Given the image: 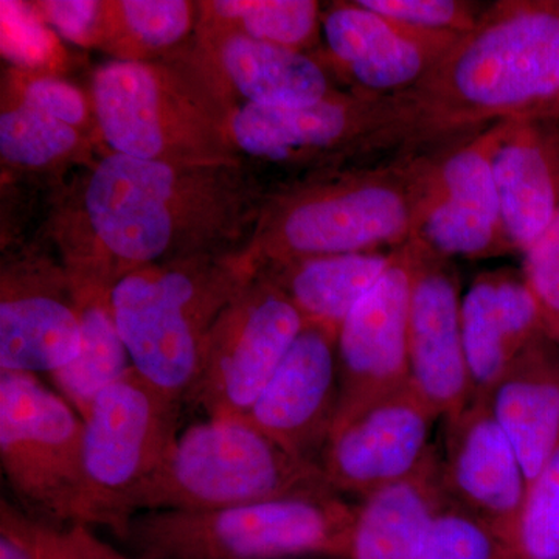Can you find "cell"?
I'll return each instance as SVG.
<instances>
[{"label": "cell", "mask_w": 559, "mask_h": 559, "mask_svg": "<svg viewBox=\"0 0 559 559\" xmlns=\"http://www.w3.org/2000/svg\"><path fill=\"white\" fill-rule=\"evenodd\" d=\"M0 559H33L24 547L9 536L0 535Z\"/></svg>", "instance_id": "obj_38"}, {"label": "cell", "mask_w": 559, "mask_h": 559, "mask_svg": "<svg viewBox=\"0 0 559 559\" xmlns=\"http://www.w3.org/2000/svg\"><path fill=\"white\" fill-rule=\"evenodd\" d=\"M447 502L437 448L409 479L371 492L356 506L347 559H418Z\"/></svg>", "instance_id": "obj_24"}, {"label": "cell", "mask_w": 559, "mask_h": 559, "mask_svg": "<svg viewBox=\"0 0 559 559\" xmlns=\"http://www.w3.org/2000/svg\"><path fill=\"white\" fill-rule=\"evenodd\" d=\"M437 419L409 382L334 429L320 468L334 491L367 498L423 468L437 450L430 443Z\"/></svg>", "instance_id": "obj_13"}, {"label": "cell", "mask_w": 559, "mask_h": 559, "mask_svg": "<svg viewBox=\"0 0 559 559\" xmlns=\"http://www.w3.org/2000/svg\"><path fill=\"white\" fill-rule=\"evenodd\" d=\"M418 559L518 558L491 525L448 499L430 524Z\"/></svg>", "instance_id": "obj_31"}, {"label": "cell", "mask_w": 559, "mask_h": 559, "mask_svg": "<svg viewBox=\"0 0 559 559\" xmlns=\"http://www.w3.org/2000/svg\"><path fill=\"white\" fill-rule=\"evenodd\" d=\"M180 57L230 110L241 105L299 108L336 92L310 55L235 33H193Z\"/></svg>", "instance_id": "obj_19"}, {"label": "cell", "mask_w": 559, "mask_h": 559, "mask_svg": "<svg viewBox=\"0 0 559 559\" xmlns=\"http://www.w3.org/2000/svg\"><path fill=\"white\" fill-rule=\"evenodd\" d=\"M83 429L79 412L36 374L0 370V463L25 513L83 524Z\"/></svg>", "instance_id": "obj_10"}, {"label": "cell", "mask_w": 559, "mask_h": 559, "mask_svg": "<svg viewBox=\"0 0 559 559\" xmlns=\"http://www.w3.org/2000/svg\"><path fill=\"white\" fill-rule=\"evenodd\" d=\"M487 401L520 455L530 481L559 441V345L547 336L528 345Z\"/></svg>", "instance_id": "obj_23"}, {"label": "cell", "mask_w": 559, "mask_h": 559, "mask_svg": "<svg viewBox=\"0 0 559 559\" xmlns=\"http://www.w3.org/2000/svg\"><path fill=\"white\" fill-rule=\"evenodd\" d=\"M2 106L0 156L3 167L49 175L73 164H94V135L22 103L3 100Z\"/></svg>", "instance_id": "obj_28"}, {"label": "cell", "mask_w": 559, "mask_h": 559, "mask_svg": "<svg viewBox=\"0 0 559 559\" xmlns=\"http://www.w3.org/2000/svg\"><path fill=\"white\" fill-rule=\"evenodd\" d=\"M340 401L337 333L305 323L266 388L240 419L290 454L319 463Z\"/></svg>", "instance_id": "obj_16"}, {"label": "cell", "mask_w": 559, "mask_h": 559, "mask_svg": "<svg viewBox=\"0 0 559 559\" xmlns=\"http://www.w3.org/2000/svg\"><path fill=\"white\" fill-rule=\"evenodd\" d=\"M418 134L432 131L411 92L370 95L336 91L299 108L241 105L230 114L231 140L242 159L311 168L310 175L337 170L349 157Z\"/></svg>", "instance_id": "obj_8"}, {"label": "cell", "mask_w": 559, "mask_h": 559, "mask_svg": "<svg viewBox=\"0 0 559 559\" xmlns=\"http://www.w3.org/2000/svg\"><path fill=\"white\" fill-rule=\"evenodd\" d=\"M322 28L336 64L370 95L414 90L462 36L407 27L359 2L331 7Z\"/></svg>", "instance_id": "obj_20"}, {"label": "cell", "mask_w": 559, "mask_h": 559, "mask_svg": "<svg viewBox=\"0 0 559 559\" xmlns=\"http://www.w3.org/2000/svg\"><path fill=\"white\" fill-rule=\"evenodd\" d=\"M395 250L294 261L260 274L289 297L305 322L340 333L345 319L389 270Z\"/></svg>", "instance_id": "obj_25"}, {"label": "cell", "mask_w": 559, "mask_h": 559, "mask_svg": "<svg viewBox=\"0 0 559 559\" xmlns=\"http://www.w3.org/2000/svg\"><path fill=\"white\" fill-rule=\"evenodd\" d=\"M180 409L134 367L97 396L83 418L84 525L121 539L135 496L178 440Z\"/></svg>", "instance_id": "obj_9"}, {"label": "cell", "mask_w": 559, "mask_h": 559, "mask_svg": "<svg viewBox=\"0 0 559 559\" xmlns=\"http://www.w3.org/2000/svg\"><path fill=\"white\" fill-rule=\"evenodd\" d=\"M432 170L425 162L312 173L267 194L249 249L260 271L294 261L399 249L412 240Z\"/></svg>", "instance_id": "obj_3"}, {"label": "cell", "mask_w": 559, "mask_h": 559, "mask_svg": "<svg viewBox=\"0 0 559 559\" xmlns=\"http://www.w3.org/2000/svg\"><path fill=\"white\" fill-rule=\"evenodd\" d=\"M2 53L16 69L47 73L55 61L57 43L49 25L40 20L32 3L2 0Z\"/></svg>", "instance_id": "obj_34"}, {"label": "cell", "mask_w": 559, "mask_h": 559, "mask_svg": "<svg viewBox=\"0 0 559 559\" xmlns=\"http://www.w3.org/2000/svg\"><path fill=\"white\" fill-rule=\"evenodd\" d=\"M0 535L20 543L33 559H131L87 525L38 520L5 499L0 502Z\"/></svg>", "instance_id": "obj_30"}, {"label": "cell", "mask_w": 559, "mask_h": 559, "mask_svg": "<svg viewBox=\"0 0 559 559\" xmlns=\"http://www.w3.org/2000/svg\"><path fill=\"white\" fill-rule=\"evenodd\" d=\"M444 421L440 466L448 499L491 525L514 550L528 491L520 455L485 400Z\"/></svg>", "instance_id": "obj_18"}, {"label": "cell", "mask_w": 559, "mask_h": 559, "mask_svg": "<svg viewBox=\"0 0 559 559\" xmlns=\"http://www.w3.org/2000/svg\"><path fill=\"white\" fill-rule=\"evenodd\" d=\"M381 16L407 27L430 33L465 35L479 24L480 16L466 2L459 0H358Z\"/></svg>", "instance_id": "obj_35"}, {"label": "cell", "mask_w": 559, "mask_h": 559, "mask_svg": "<svg viewBox=\"0 0 559 559\" xmlns=\"http://www.w3.org/2000/svg\"><path fill=\"white\" fill-rule=\"evenodd\" d=\"M312 0H210L200 2L197 33H235L285 49H310L319 35Z\"/></svg>", "instance_id": "obj_29"}, {"label": "cell", "mask_w": 559, "mask_h": 559, "mask_svg": "<svg viewBox=\"0 0 559 559\" xmlns=\"http://www.w3.org/2000/svg\"><path fill=\"white\" fill-rule=\"evenodd\" d=\"M514 554L518 559H559V441L530 481Z\"/></svg>", "instance_id": "obj_33"}, {"label": "cell", "mask_w": 559, "mask_h": 559, "mask_svg": "<svg viewBox=\"0 0 559 559\" xmlns=\"http://www.w3.org/2000/svg\"><path fill=\"white\" fill-rule=\"evenodd\" d=\"M305 323L289 297L259 272L210 331L187 403L209 418L245 417Z\"/></svg>", "instance_id": "obj_11"}, {"label": "cell", "mask_w": 559, "mask_h": 559, "mask_svg": "<svg viewBox=\"0 0 559 559\" xmlns=\"http://www.w3.org/2000/svg\"><path fill=\"white\" fill-rule=\"evenodd\" d=\"M430 131L487 119H559V2H507L481 14L409 91Z\"/></svg>", "instance_id": "obj_2"}, {"label": "cell", "mask_w": 559, "mask_h": 559, "mask_svg": "<svg viewBox=\"0 0 559 559\" xmlns=\"http://www.w3.org/2000/svg\"><path fill=\"white\" fill-rule=\"evenodd\" d=\"M200 2L102 0L92 49L116 61H157L178 51L197 28Z\"/></svg>", "instance_id": "obj_26"}, {"label": "cell", "mask_w": 559, "mask_h": 559, "mask_svg": "<svg viewBox=\"0 0 559 559\" xmlns=\"http://www.w3.org/2000/svg\"><path fill=\"white\" fill-rule=\"evenodd\" d=\"M32 7L61 38L92 49L102 0H40L33 2Z\"/></svg>", "instance_id": "obj_37"}, {"label": "cell", "mask_w": 559, "mask_h": 559, "mask_svg": "<svg viewBox=\"0 0 559 559\" xmlns=\"http://www.w3.org/2000/svg\"><path fill=\"white\" fill-rule=\"evenodd\" d=\"M524 280L538 304L544 334L559 345V213L525 250Z\"/></svg>", "instance_id": "obj_36"}, {"label": "cell", "mask_w": 559, "mask_h": 559, "mask_svg": "<svg viewBox=\"0 0 559 559\" xmlns=\"http://www.w3.org/2000/svg\"><path fill=\"white\" fill-rule=\"evenodd\" d=\"M5 81L3 100L22 103L51 119L100 138L91 95L86 97L69 81L58 79L53 73L22 69L10 70Z\"/></svg>", "instance_id": "obj_32"}, {"label": "cell", "mask_w": 559, "mask_h": 559, "mask_svg": "<svg viewBox=\"0 0 559 559\" xmlns=\"http://www.w3.org/2000/svg\"><path fill=\"white\" fill-rule=\"evenodd\" d=\"M506 123L496 121L491 130L432 164L412 240L447 259H484L511 249L492 170Z\"/></svg>", "instance_id": "obj_14"}, {"label": "cell", "mask_w": 559, "mask_h": 559, "mask_svg": "<svg viewBox=\"0 0 559 559\" xmlns=\"http://www.w3.org/2000/svg\"><path fill=\"white\" fill-rule=\"evenodd\" d=\"M492 170L507 241L524 253L559 213L557 120H507Z\"/></svg>", "instance_id": "obj_21"}, {"label": "cell", "mask_w": 559, "mask_h": 559, "mask_svg": "<svg viewBox=\"0 0 559 559\" xmlns=\"http://www.w3.org/2000/svg\"><path fill=\"white\" fill-rule=\"evenodd\" d=\"M81 325L76 358L50 374L58 393L84 418L103 390L131 369L130 353L114 319L110 296L75 300Z\"/></svg>", "instance_id": "obj_27"}, {"label": "cell", "mask_w": 559, "mask_h": 559, "mask_svg": "<svg viewBox=\"0 0 559 559\" xmlns=\"http://www.w3.org/2000/svg\"><path fill=\"white\" fill-rule=\"evenodd\" d=\"M409 308V382L439 418L473 399L462 330V294L450 259L417 240Z\"/></svg>", "instance_id": "obj_15"}, {"label": "cell", "mask_w": 559, "mask_h": 559, "mask_svg": "<svg viewBox=\"0 0 559 559\" xmlns=\"http://www.w3.org/2000/svg\"><path fill=\"white\" fill-rule=\"evenodd\" d=\"M462 330L473 399L485 400L511 364L544 334L538 304L524 277L487 272L462 297Z\"/></svg>", "instance_id": "obj_22"}, {"label": "cell", "mask_w": 559, "mask_h": 559, "mask_svg": "<svg viewBox=\"0 0 559 559\" xmlns=\"http://www.w3.org/2000/svg\"><path fill=\"white\" fill-rule=\"evenodd\" d=\"M336 492L319 463L297 457L240 418L198 423L179 433L159 471L135 496V514L218 510ZM340 495V492H337Z\"/></svg>", "instance_id": "obj_7"}, {"label": "cell", "mask_w": 559, "mask_h": 559, "mask_svg": "<svg viewBox=\"0 0 559 559\" xmlns=\"http://www.w3.org/2000/svg\"><path fill=\"white\" fill-rule=\"evenodd\" d=\"M259 272L248 246L124 275L110 305L132 367L165 395L187 403L210 331Z\"/></svg>", "instance_id": "obj_4"}, {"label": "cell", "mask_w": 559, "mask_h": 559, "mask_svg": "<svg viewBox=\"0 0 559 559\" xmlns=\"http://www.w3.org/2000/svg\"><path fill=\"white\" fill-rule=\"evenodd\" d=\"M81 325L62 264L22 257L0 275V370L53 373L79 355Z\"/></svg>", "instance_id": "obj_17"}, {"label": "cell", "mask_w": 559, "mask_h": 559, "mask_svg": "<svg viewBox=\"0 0 559 559\" xmlns=\"http://www.w3.org/2000/svg\"><path fill=\"white\" fill-rule=\"evenodd\" d=\"M412 242L395 250L389 270L337 333L341 401L334 429L409 384Z\"/></svg>", "instance_id": "obj_12"}, {"label": "cell", "mask_w": 559, "mask_h": 559, "mask_svg": "<svg viewBox=\"0 0 559 559\" xmlns=\"http://www.w3.org/2000/svg\"><path fill=\"white\" fill-rule=\"evenodd\" d=\"M267 194L246 162L176 165L106 154L53 219L73 297L110 296L142 267L248 248Z\"/></svg>", "instance_id": "obj_1"}, {"label": "cell", "mask_w": 559, "mask_h": 559, "mask_svg": "<svg viewBox=\"0 0 559 559\" xmlns=\"http://www.w3.org/2000/svg\"><path fill=\"white\" fill-rule=\"evenodd\" d=\"M356 506L337 492L218 510L135 514L120 543L131 559H347Z\"/></svg>", "instance_id": "obj_6"}, {"label": "cell", "mask_w": 559, "mask_h": 559, "mask_svg": "<svg viewBox=\"0 0 559 559\" xmlns=\"http://www.w3.org/2000/svg\"><path fill=\"white\" fill-rule=\"evenodd\" d=\"M100 139L110 153L176 165L246 162L229 106L175 51L157 61H109L91 81Z\"/></svg>", "instance_id": "obj_5"}]
</instances>
